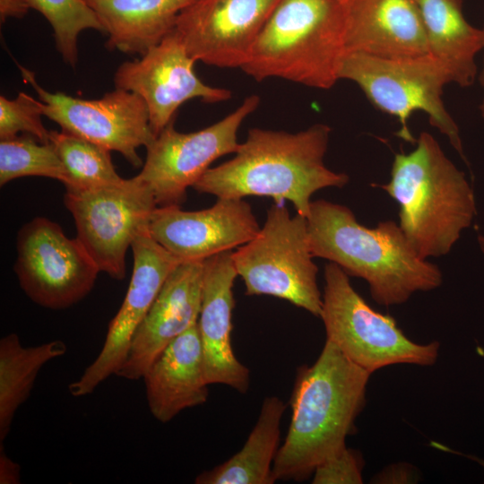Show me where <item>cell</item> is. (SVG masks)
Listing matches in <instances>:
<instances>
[{
	"mask_svg": "<svg viewBox=\"0 0 484 484\" xmlns=\"http://www.w3.org/2000/svg\"><path fill=\"white\" fill-rule=\"evenodd\" d=\"M370 376L328 340L312 365L298 367L290 427L273 462L275 481L307 480L319 463L347 446Z\"/></svg>",
	"mask_w": 484,
	"mask_h": 484,
	"instance_id": "obj_2",
	"label": "cell"
},
{
	"mask_svg": "<svg viewBox=\"0 0 484 484\" xmlns=\"http://www.w3.org/2000/svg\"><path fill=\"white\" fill-rule=\"evenodd\" d=\"M345 18L341 0H279L241 70L257 82L280 78L329 90L346 53Z\"/></svg>",
	"mask_w": 484,
	"mask_h": 484,
	"instance_id": "obj_5",
	"label": "cell"
},
{
	"mask_svg": "<svg viewBox=\"0 0 484 484\" xmlns=\"http://www.w3.org/2000/svg\"><path fill=\"white\" fill-rule=\"evenodd\" d=\"M279 0H194L174 31L189 56L220 68H242Z\"/></svg>",
	"mask_w": 484,
	"mask_h": 484,
	"instance_id": "obj_15",
	"label": "cell"
},
{
	"mask_svg": "<svg viewBox=\"0 0 484 484\" xmlns=\"http://www.w3.org/2000/svg\"><path fill=\"white\" fill-rule=\"evenodd\" d=\"M31 9L30 0H0L1 23L8 18H23Z\"/></svg>",
	"mask_w": 484,
	"mask_h": 484,
	"instance_id": "obj_32",
	"label": "cell"
},
{
	"mask_svg": "<svg viewBox=\"0 0 484 484\" xmlns=\"http://www.w3.org/2000/svg\"><path fill=\"white\" fill-rule=\"evenodd\" d=\"M478 243H479L480 251L484 255V235H479L478 236Z\"/></svg>",
	"mask_w": 484,
	"mask_h": 484,
	"instance_id": "obj_33",
	"label": "cell"
},
{
	"mask_svg": "<svg viewBox=\"0 0 484 484\" xmlns=\"http://www.w3.org/2000/svg\"><path fill=\"white\" fill-rule=\"evenodd\" d=\"M40 100L25 92H19L13 99L0 96V139L18 136L19 133L30 135L41 143H49V133L44 126Z\"/></svg>",
	"mask_w": 484,
	"mask_h": 484,
	"instance_id": "obj_28",
	"label": "cell"
},
{
	"mask_svg": "<svg viewBox=\"0 0 484 484\" xmlns=\"http://www.w3.org/2000/svg\"><path fill=\"white\" fill-rule=\"evenodd\" d=\"M17 66L24 82L37 92L43 116L62 131L117 151L135 168L143 165L137 149L146 148L156 136L146 104L139 95L116 87L96 99L50 92L37 82L30 70Z\"/></svg>",
	"mask_w": 484,
	"mask_h": 484,
	"instance_id": "obj_12",
	"label": "cell"
},
{
	"mask_svg": "<svg viewBox=\"0 0 484 484\" xmlns=\"http://www.w3.org/2000/svg\"><path fill=\"white\" fill-rule=\"evenodd\" d=\"M345 50L386 58L428 54L417 0H348Z\"/></svg>",
	"mask_w": 484,
	"mask_h": 484,
	"instance_id": "obj_19",
	"label": "cell"
},
{
	"mask_svg": "<svg viewBox=\"0 0 484 484\" xmlns=\"http://www.w3.org/2000/svg\"><path fill=\"white\" fill-rule=\"evenodd\" d=\"M14 272L20 287L39 306L58 310L83 299L100 272L75 238L56 222L37 217L17 234Z\"/></svg>",
	"mask_w": 484,
	"mask_h": 484,
	"instance_id": "obj_11",
	"label": "cell"
},
{
	"mask_svg": "<svg viewBox=\"0 0 484 484\" xmlns=\"http://www.w3.org/2000/svg\"><path fill=\"white\" fill-rule=\"evenodd\" d=\"M143 379L149 410L161 423L206 402L209 384L197 323L162 350Z\"/></svg>",
	"mask_w": 484,
	"mask_h": 484,
	"instance_id": "obj_20",
	"label": "cell"
},
{
	"mask_svg": "<svg viewBox=\"0 0 484 484\" xmlns=\"http://www.w3.org/2000/svg\"><path fill=\"white\" fill-rule=\"evenodd\" d=\"M286 405L276 396L264 398L258 419L241 450L223 463L203 471L196 484H272L273 462L280 448L281 420Z\"/></svg>",
	"mask_w": 484,
	"mask_h": 484,
	"instance_id": "obj_23",
	"label": "cell"
},
{
	"mask_svg": "<svg viewBox=\"0 0 484 484\" xmlns=\"http://www.w3.org/2000/svg\"><path fill=\"white\" fill-rule=\"evenodd\" d=\"M340 80L356 83L378 110L394 117L396 135L416 143L409 121L413 113L424 112L430 125L445 135L465 160L460 131L443 101L445 85L453 83L445 66L427 54L415 57L386 58L363 53H345Z\"/></svg>",
	"mask_w": 484,
	"mask_h": 484,
	"instance_id": "obj_6",
	"label": "cell"
},
{
	"mask_svg": "<svg viewBox=\"0 0 484 484\" xmlns=\"http://www.w3.org/2000/svg\"><path fill=\"white\" fill-rule=\"evenodd\" d=\"M194 63L172 30L140 58L117 67L115 87L134 92L143 99L155 136L174 121L176 112L186 101L201 99L217 103L231 98L229 90L202 82L194 73Z\"/></svg>",
	"mask_w": 484,
	"mask_h": 484,
	"instance_id": "obj_13",
	"label": "cell"
},
{
	"mask_svg": "<svg viewBox=\"0 0 484 484\" xmlns=\"http://www.w3.org/2000/svg\"><path fill=\"white\" fill-rule=\"evenodd\" d=\"M232 251L212 255L204 261L197 329L208 384L225 385L246 393L250 386V371L235 356L230 341L235 306L233 286L238 277Z\"/></svg>",
	"mask_w": 484,
	"mask_h": 484,
	"instance_id": "obj_18",
	"label": "cell"
},
{
	"mask_svg": "<svg viewBox=\"0 0 484 484\" xmlns=\"http://www.w3.org/2000/svg\"><path fill=\"white\" fill-rule=\"evenodd\" d=\"M260 226L243 199L218 198L211 207L183 211L179 205L158 206L148 231L182 262L205 260L253 239Z\"/></svg>",
	"mask_w": 484,
	"mask_h": 484,
	"instance_id": "obj_16",
	"label": "cell"
},
{
	"mask_svg": "<svg viewBox=\"0 0 484 484\" xmlns=\"http://www.w3.org/2000/svg\"><path fill=\"white\" fill-rule=\"evenodd\" d=\"M364 460L361 454L347 446L319 463L312 478L313 484H361Z\"/></svg>",
	"mask_w": 484,
	"mask_h": 484,
	"instance_id": "obj_29",
	"label": "cell"
},
{
	"mask_svg": "<svg viewBox=\"0 0 484 484\" xmlns=\"http://www.w3.org/2000/svg\"><path fill=\"white\" fill-rule=\"evenodd\" d=\"M66 352L56 340L24 347L19 336L9 333L0 340V440L10 432L16 411L29 398L40 369Z\"/></svg>",
	"mask_w": 484,
	"mask_h": 484,
	"instance_id": "obj_24",
	"label": "cell"
},
{
	"mask_svg": "<svg viewBox=\"0 0 484 484\" xmlns=\"http://www.w3.org/2000/svg\"><path fill=\"white\" fill-rule=\"evenodd\" d=\"M108 35L106 47L144 55L173 29L179 13L194 0H85Z\"/></svg>",
	"mask_w": 484,
	"mask_h": 484,
	"instance_id": "obj_21",
	"label": "cell"
},
{
	"mask_svg": "<svg viewBox=\"0 0 484 484\" xmlns=\"http://www.w3.org/2000/svg\"><path fill=\"white\" fill-rule=\"evenodd\" d=\"M260 103L246 97L230 114L199 131L181 133L169 123L146 147V159L135 177L151 192L158 206L179 205L186 190L203 176L217 159L235 153L238 131Z\"/></svg>",
	"mask_w": 484,
	"mask_h": 484,
	"instance_id": "obj_10",
	"label": "cell"
},
{
	"mask_svg": "<svg viewBox=\"0 0 484 484\" xmlns=\"http://www.w3.org/2000/svg\"><path fill=\"white\" fill-rule=\"evenodd\" d=\"M427 35L428 54L449 73L453 83H473L477 54L484 48V29L470 24L462 0H417Z\"/></svg>",
	"mask_w": 484,
	"mask_h": 484,
	"instance_id": "obj_22",
	"label": "cell"
},
{
	"mask_svg": "<svg viewBox=\"0 0 484 484\" xmlns=\"http://www.w3.org/2000/svg\"><path fill=\"white\" fill-rule=\"evenodd\" d=\"M20 465L13 461L5 453L3 445H0V483H20Z\"/></svg>",
	"mask_w": 484,
	"mask_h": 484,
	"instance_id": "obj_31",
	"label": "cell"
},
{
	"mask_svg": "<svg viewBox=\"0 0 484 484\" xmlns=\"http://www.w3.org/2000/svg\"><path fill=\"white\" fill-rule=\"evenodd\" d=\"M204 261L182 262L169 275L136 329L126 359L116 376L133 381L143 378L162 350L197 323Z\"/></svg>",
	"mask_w": 484,
	"mask_h": 484,
	"instance_id": "obj_17",
	"label": "cell"
},
{
	"mask_svg": "<svg viewBox=\"0 0 484 484\" xmlns=\"http://www.w3.org/2000/svg\"><path fill=\"white\" fill-rule=\"evenodd\" d=\"M419 479L415 466L407 462H397L385 467L372 479V483L404 484L414 483Z\"/></svg>",
	"mask_w": 484,
	"mask_h": 484,
	"instance_id": "obj_30",
	"label": "cell"
},
{
	"mask_svg": "<svg viewBox=\"0 0 484 484\" xmlns=\"http://www.w3.org/2000/svg\"><path fill=\"white\" fill-rule=\"evenodd\" d=\"M341 1L344 4V3L347 2L348 0H341Z\"/></svg>",
	"mask_w": 484,
	"mask_h": 484,
	"instance_id": "obj_36",
	"label": "cell"
},
{
	"mask_svg": "<svg viewBox=\"0 0 484 484\" xmlns=\"http://www.w3.org/2000/svg\"><path fill=\"white\" fill-rule=\"evenodd\" d=\"M307 221L313 256L365 280L381 306L403 304L415 292L442 284L439 267L418 255L393 220L367 228L347 206L320 199L311 202Z\"/></svg>",
	"mask_w": 484,
	"mask_h": 484,
	"instance_id": "obj_3",
	"label": "cell"
},
{
	"mask_svg": "<svg viewBox=\"0 0 484 484\" xmlns=\"http://www.w3.org/2000/svg\"><path fill=\"white\" fill-rule=\"evenodd\" d=\"M394 155L391 178L378 185L399 205V226L423 258L448 254L476 214L472 188L432 134Z\"/></svg>",
	"mask_w": 484,
	"mask_h": 484,
	"instance_id": "obj_4",
	"label": "cell"
},
{
	"mask_svg": "<svg viewBox=\"0 0 484 484\" xmlns=\"http://www.w3.org/2000/svg\"><path fill=\"white\" fill-rule=\"evenodd\" d=\"M22 177H44L65 185L68 177L65 166L49 143H41L30 135L0 142V185Z\"/></svg>",
	"mask_w": 484,
	"mask_h": 484,
	"instance_id": "obj_26",
	"label": "cell"
},
{
	"mask_svg": "<svg viewBox=\"0 0 484 484\" xmlns=\"http://www.w3.org/2000/svg\"><path fill=\"white\" fill-rule=\"evenodd\" d=\"M313 258L307 218L291 216L285 203H274L257 235L232 251L246 295L279 298L320 317L323 295Z\"/></svg>",
	"mask_w": 484,
	"mask_h": 484,
	"instance_id": "obj_7",
	"label": "cell"
},
{
	"mask_svg": "<svg viewBox=\"0 0 484 484\" xmlns=\"http://www.w3.org/2000/svg\"><path fill=\"white\" fill-rule=\"evenodd\" d=\"M31 9L41 13L52 30L56 48L63 61L74 68L78 62V37L85 30L105 33L94 11L85 0H30Z\"/></svg>",
	"mask_w": 484,
	"mask_h": 484,
	"instance_id": "obj_27",
	"label": "cell"
},
{
	"mask_svg": "<svg viewBox=\"0 0 484 484\" xmlns=\"http://www.w3.org/2000/svg\"><path fill=\"white\" fill-rule=\"evenodd\" d=\"M131 248L134 268L124 301L110 321L103 346L82 376L68 386L73 396L91 394L124 364L132 338L169 275L182 261L154 240L148 230L138 234Z\"/></svg>",
	"mask_w": 484,
	"mask_h": 484,
	"instance_id": "obj_14",
	"label": "cell"
},
{
	"mask_svg": "<svg viewBox=\"0 0 484 484\" xmlns=\"http://www.w3.org/2000/svg\"><path fill=\"white\" fill-rule=\"evenodd\" d=\"M475 460L482 466V468L484 469V460H480L478 458H475Z\"/></svg>",
	"mask_w": 484,
	"mask_h": 484,
	"instance_id": "obj_35",
	"label": "cell"
},
{
	"mask_svg": "<svg viewBox=\"0 0 484 484\" xmlns=\"http://www.w3.org/2000/svg\"><path fill=\"white\" fill-rule=\"evenodd\" d=\"M49 142L67 173L66 190H84L118 184L108 149L65 131H50Z\"/></svg>",
	"mask_w": 484,
	"mask_h": 484,
	"instance_id": "obj_25",
	"label": "cell"
},
{
	"mask_svg": "<svg viewBox=\"0 0 484 484\" xmlns=\"http://www.w3.org/2000/svg\"><path fill=\"white\" fill-rule=\"evenodd\" d=\"M483 29H484V27H483ZM480 80H481L482 86L484 88V66H483V70H482V73H481ZM480 110H481L482 116L484 117V97H483V100H482V103H481V106H480Z\"/></svg>",
	"mask_w": 484,
	"mask_h": 484,
	"instance_id": "obj_34",
	"label": "cell"
},
{
	"mask_svg": "<svg viewBox=\"0 0 484 484\" xmlns=\"http://www.w3.org/2000/svg\"><path fill=\"white\" fill-rule=\"evenodd\" d=\"M320 317L326 340L371 375L392 365L430 367L437 361L438 341H411L393 317L374 310L354 290L349 275L332 262L324 267Z\"/></svg>",
	"mask_w": 484,
	"mask_h": 484,
	"instance_id": "obj_8",
	"label": "cell"
},
{
	"mask_svg": "<svg viewBox=\"0 0 484 484\" xmlns=\"http://www.w3.org/2000/svg\"><path fill=\"white\" fill-rule=\"evenodd\" d=\"M64 202L74 220L76 238L99 271L123 280L127 250L148 230L158 207L151 192L134 177L112 186L66 190Z\"/></svg>",
	"mask_w": 484,
	"mask_h": 484,
	"instance_id": "obj_9",
	"label": "cell"
},
{
	"mask_svg": "<svg viewBox=\"0 0 484 484\" xmlns=\"http://www.w3.org/2000/svg\"><path fill=\"white\" fill-rule=\"evenodd\" d=\"M331 131L325 124L297 133L252 128L235 156L210 168L193 187L217 198L256 195L276 203L289 201L307 218L316 191L343 187L350 179L324 164Z\"/></svg>",
	"mask_w": 484,
	"mask_h": 484,
	"instance_id": "obj_1",
	"label": "cell"
}]
</instances>
